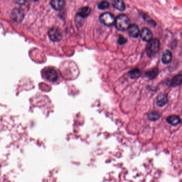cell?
I'll list each match as a JSON object with an SVG mask.
<instances>
[{
    "mask_svg": "<svg viewBox=\"0 0 182 182\" xmlns=\"http://www.w3.org/2000/svg\"><path fill=\"white\" fill-rule=\"evenodd\" d=\"M160 43L158 38L152 39L146 46V53L148 56L152 58L158 53L160 50Z\"/></svg>",
    "mask_w": 182,
    "mask_h": 182,
    "instance_id": "cell-2",
    "label": "cell"
},
{
    "mask_svg": "<svg viewBox=\"0 0 182 182\" xmlns=\"http://www.w3.org/2000/svg\"><path fill=\"white\" fill-rule=\"evenodd\" d=\"M167 121L168 124H169L172 126H177L180 123V119L177 115H173L168 117L167 118Z\"/></svg>",
    "mask_w": 182,
    "mask_h": 182,
    "instance_id": "cell-12",
    "label": "cell"
},
{
    "mask_svg": "<svg viewBox=\"0 0 182 182\" xmlns=\"http://www.w3.org/2000/svg\"><path fill=\"white\" fill-rule=\"evenodd\" d=\"M157 105L159 107H163L166 105L168 102L167 96L166 94L161 93L158 95L156 99Z\"/></svg>",
    "mask_w": 182,
    "mask_h": 182,
    "instance_id": "cell-9",
    "label": "cell"
},
{
    "mask_svg": "<svg viewBox=\"0 0 182 182\" xmlns=\"http://www.w3.org/2000/svg\"><path fill=\"white\" fill-rule=\"evenodd\" d=\"M158 68H153V69L146 72V73H145V75L147 78H148L150 80H153L158 76Z\"/></svg>",
    "mask_w": 182,
    "mask_h": 182,
    "instance_id": "cell-15",
    "label": "cell"
},
{
    "mask_svg": "<svg viewBox=\"0 0 182 182\" xmlns=\"http://www.w3.org/2000/svg\"><path fill=\"white\" fill-rule=\"evenodd\" d=\"M114 25L117 29L121 31H125L130 25L129 19L125 15H119L115 19Z\"/></svg>",
    "mask_w": 182,
    "mask_h": 182,
    "instance_id": "cell-1",
    "label": "cell"
},
{
    "mask_svg": "<svg viewBox=\"0 0 182 182\" xmlns=\"http://www.w3.org/2000/svg\"><path fill=\"white\" fill-rule=\"evenodd\" d=\"M48 36L53 42H58L62 40L63 33L61 29L57 27H53L48 31Z\"/></svg>",
    "mask_w": 182,
    "mask_h": 182,
    "instance_id": "cell-3",
    "label": "cell"
},
{
    "mask_svg": "<svg viewBox=\"0 0 182 182\" xmlns=\"http://www.w3.org/2000/svg\"><path fill=\"white\" fill-rule=\"evenodd\" d=\"M50 5L54 9L59 11L64 8L65 5V2L64 1L53 0L50 2Z\"/></svg>",
    "mask_w": 182,
    "mask_h": 182,
    "instance_id": "cell-11",
    "label": "cell"
},
{
    "mask_svg": "<svg viewBox=\"0 0 182 182\" xmlns=\"http://www.w3.org/2000/svg\"><path fill=\"white\" fill-rule=\"evenodd\" d=\"M128 33L130 37L133 38H137L139 37L140 31L138 26L136 24H132L128 28Z\"/></svg>",
    "mask_w": 182,
    "mask_h": 182,
    "instance_id": "cell-8",
    "label": "cell"
},
{
    "mask_svg": "<svg viewBox=\"0 0 182 182\" xmlns=\"http://www.w3.org/2000/svg\"><path fill=\"white\" fill-rule=\"evenodd\" d=\"M139 34L142 40L145 42H149L152 39V37H153L152 33L151 31L148 28H143L142 29Z\"/></svg>",
    "mask_w": 182,
    "mask_h": 182,
    "instance_id": "cell-7",
    "label": "cell"
},
{
    "mask_svg": "<svg viewBox=\"0 0 182 182\" xmlns=\"http://www.w3.org/2000/svg\"><path fill=\"white\" fill-rule=\"evenodd\" d=\"M99 19L104 25L110 27L114 24L115 19L114 15L109 13H105L100 15Z\"/></svg>",
    "mask_w": 182,
    "mask_h": 182,
    "instance_id": "cell-4",
    "label": "cell"
},
{
    "mask_svg": "<svg viewBox=\"0 0 182 182\" xmlns=\"http://www.w3.org/2000/svg\"><path fill=\"white\" fill-rule=\"evenodd\" d=\"M182 74L180 73L179 74L177 75L172 79L171 81V85L173 87H176L179 86L182 83Z\"/></svg>",
    "mask_w": 182,
    "mask_h": 182,
    "instance_id": "cell-16",
    "label": "cell"
},
{
    "mask_svg": "<svg viewBox=\"0 0 182 182\" xmlns=\"http://www.w3.org/2000/svg\"><path fill=\"white\" fill-rule=\"evenodd\" d=\"M91 10L90 8L89 7H84L81 8L79 10L78 13H77V16L80 17L81 18H85L87 17L91 13Z\"/></svg>",
    "mask_w": 182,
    "mask_h": 182,
    "instance_id": "cell-10",
    "label": "cell"
},
{
    "mask_svg": "<svg viewBox=\"0 0 182 182\" xmlns=\"http://www.w3.org/2000/svg\"><path fill=\"white\" fill-rule=\"evenodd\" d=\"M147 116L149 120L153 121L158 120L160 118V114L157 112H151L150 113H148Z\"/></svg>",
    "mask_w": 182,
    "mask_h": 182,
    "instance_id": "cell-17",
    "label": "cell"
},
{
    "mask_svg": "<svg viewBox=\"0 0 182 182\" xmlns=\"http://www.w3.org/2000/svg\"><path fill=\"white\" fill-rule=\"evenodd\" d=\"M25 13L23 9L18 8L13 10L11 13V17L12 20L16 23H20L24 19Z\"/></svg>",
    "mask_w": 182,
    "mask_h": 182,
    "instance_id": "cell-6",
    "label": "cell"
},
{
    "mask_svg": "<svg viewBox=\"0 0 182 182\" xmlns=\"http://www.w3.org/2000/svg\"><path fill=\"white\" fill-rule=\"evenodd\" d=\"M44 75L47 80L51 82H56L58 78V72L53 68H48L46 69L44 71Z\"/></svg>",
    "mask_w": 182,
    "mask_h": 182,
    "instance_id": "cell-5",
    "label": "cell"
},
{
    "mask_svg": "<svg viewBox=\"0 0 182 182\" xmlns=\"http://www.w3.org/2000/svg\"><path fill=\"white\" fill-rule=\"evenodd\" d=\"M113 7L115 9L118 10L119 11H124L126 9V6L124 1L120 0H116L113 2Z\"/></svg>",
    "mask_w": 182,
    "mask_h": 182,
    "instance_id": "cell-14",
    "label": "cell"
},
{
    "mask_svg": "<svg viewBox=\"0 0 182 182\" xmlns=\"http://www.w3.org/2000/svg\"><path fill=\"white\" fill-rule=\"evenodd\" d=\"M140 70L139 68H135L130 71L128 73L130 78L133 79L138 78L140 75Z\"/></svg>",
    "mask_w": 182,
    "mask_h": 182,
    "instance_id": "cell-18",
    "label": "cell"
},
{
    "mask_svg": "<svg viewBox=\"0 0 182 182\" xmlns=\"http://www.w3.org/2000/svg\"><path fill=\"white\" fill-rule=\"evenodd\" d=\"M172 58H173V56L171 52L169 50H166L162 55L161 61L164 64H169L171 62Z\"/></svg>",
    "mask_w": 182,
    "mask_h": 182,
    "instance_id": "cell-13",
    "label": "cell"
},
{
    "mask_svg": "<svg viewBox=\"0 0 182 182\" xmlns=\"http://www.w3.org/2000/svg\"><path fill=\"white\" fill-rule=\"evenodd\" d=\"M97 7L99 10L108 9L109 7V3L107 1H101L97 4Z\"/></svg>",
    "mask_w": 182,
    "mask_h": 182,
    "instance_id": "cell-19",
    "label": "cell"
},
{
    "mask_svg": "<svg viewBox=\"0 0 182 182\" xmlns=\"http://www.w3.org/2000/svg\"><path fill=\"white\" fill-rule=\"evenodd\" d=\"M127 41V40L123 36V35H120L119 36L118 40V42L119 44L120 45H123L124 44L126 43V42Z\"/></svg>",
    "mask_w": 182,
    "mask_h": 182,
    "instance_id": "cell-20",
    "label": "cell"
}]
</instances>
